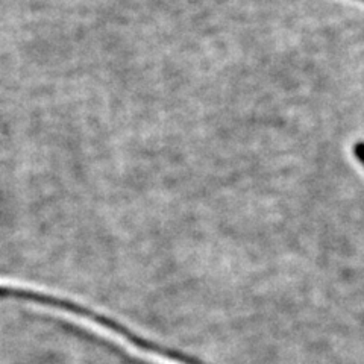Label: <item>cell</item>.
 Wrapping results in <instances>:
<instances>
[{"label": "cell", "mask_w": 364, "mask_h": 364, "mask_svg": "<svg viewBox=\"0 0 364 364\" xmlns=\"http://www.w3.org/2000/svg\"><path fill=\"white\" fill-rule=\"evenodd\" d=\"M43 306H46V309L53 311V313H56L60 317H63L64 321L76 325L77 328L85 329L87 333L93 334V336H96L102 340H105V341H109L111 345L123 349L128 355H131L136 360H140L143 363H147V364H187V363L176 360L173 357L159 354V352H156V350H152V349H147V348L136 345L134 340H131L129 337L116 331V329H112L108 325L96 321V318H91L85 314H81V313L73 311V310H68V309H65L64 305H56L55 302H52V304H48V305L43 304Z\"/></svg>", "instance_id": "cell-1"}, {"label": "cell", "mask_w": 364, "mask_h": 364, "mask_svg": "<svg viewBox=\"0 0 364 364\" xmlns=\"http://www.w3.org/2000/svg\"><path fill=\"white\" fill-rule=\"evenodd\" d=\"M354 155L357 161L364 167V141H357L354 146Z\"/></svg>", "instance_id": "cell-2"}]
</instances>
